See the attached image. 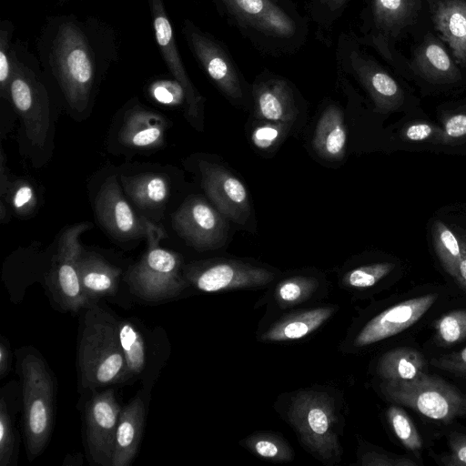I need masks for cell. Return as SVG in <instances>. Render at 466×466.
I'll list each match as a JSON object with an SVG mask.
<instances>
[{
    "label": "cell",
    "mask_w": 466,
    "mask_h": 466,
    "mask_svg": "<svg viewBox=\"0 0 466 466\" xmlns=\"http://www.w3.org/2000/svg\"><path fill=\"white\" fill-rule=\"evenodd\" d=\"M116 320L95 304L85 313L77 348L79 382L85 389L119 384L132 378L119 344Z\"/></svg>",
    "instance_id": "1"
},
{
    "label": "cell",
    "mask_w": 466,
    "mask_h": 466,
    "mask_svg": "<svg viewBox=\"0 0 466 466\" xmlns=\"http://www.w3.org/2000/svg\"><path fill=\"white\" fill-rule=\"evenodd\" d=\"M13 207L21 214L29 211L35 204V197L32 187L22 183L12 195Z\"/></svg>",
    "instance_id": "47"
},
{
    "label": "cell",
    "mask_w": 466,
    "mask_h": 466,
    "mask_svg": "<svg viewBox=\"0 0 466 466\" xmlns=\"http://www.w3.org/2000/svg\"><path fill=\"white\" fill-rule=\"evenodd\" d=\"M152 17L155 38L171 74L183 86L186 94L187 114L191 119L200 115L203 97L192 84L178 52L173 27L163 0H147Z\"/></svg>",
    "instance_id": "18"
},
{
    "label": "cell",
    "mask_w": 466,
    "mask_h": 466,
    "mask_svg": "<svg viewBox=\"0 0 466 466\" xmlns=\"http://www.w3.org/2000/svg\"><path fill=\"white\" fill-rule=\"evenodd\" d=\"M127 196L139 208L153 209L161 207L169 195L167 179L157 174H140L122 177Z\"/></svg>",
    "instance_id": "29"
},
{
    "label": "cell",
    "mask_w": 466,
    "mask_h": 466,
    "mask_svg": "<svg viewBox=\"0 0 466 466\" xmlns=\"http://www.w3.org/2000/svg\"><path fill=\"white\" fill-rule=\"evenodd\" d=\"M220 214L201 197L192 196L172 215V227L193 248L214 249L223 245L227 236V224Z\"/></svg>",
    "instance_id": "13"
},
{
    "label": "cell",
    "mask_w": 466,
    "mask_h": 466,
    "mask_svg": "<svg viewBox=\"0 0 466 466\" xmlns=\"http://www.w3.org/2000/svg\"><path fill=\"white\" fill-rule=\"evenodd\" d=\"M52 66L69 106L84 111L89 102L96 73L86 35L73 23L62 24L54 40Z\"/></svg>",
    "instance_id": "3"
},
{
    "label": "cell",
    "mask_w": 466,
    "mask_h": 466,
    "mask_svg": "<svg viewBox=\"0 0 466 466\" xmlns=\"http://www.w3.org/2000/svg\"><path fill=\"white\" fill-rule=\"evenodd\" d=\"M122 407L112 389L95 392L86 406V440L92 461L112 466L116 428Z\"/></svg>",
    "instance_id": "14"
},
{
    "label": "cell",
    "mask_w": 466,
    "mask_h": 466,
    "mask_svg": "<svg viewBox=\"0 0 466 466\" xmlns=\"http://www.w3.org/2000/svg\"><path fill=\"white\" fill-rule=\"evenodd\" d=\"M439 121L447 136L448 147L466 145V104L442 111Z\"/></svg>",
    "instance_id": "38"
},
{
    "label": "cell",
    "mask_w": 466,
    "mask_h": 466,
    "mask_svg": "<svg viewBox=\"0 0 466 466\" xmlns=\"http://www.w3.org/2000/svg\"><path fill=\"white\" fill-rule=\"evenodd\" d=\"M256 115L262 120L292 125L297 115L294 94L281 77L257 81L253 86Z\"/></svg>",
    "instance_id": "20"
},
{
    "label": "cell",
    "mask_w": 466,
    "mask_h": 466,
    "mask_svg": "<svg viewBox=\"0 0 466 466\" xmlns=\"http://www.w3.org/2000/svg\"><path fill=\"white\" fill-rule=\"evenodd\" d=\"M338 62L351 73L366 90L374 111L390 114L405 111L406 96L401 86L379 64L359 48L350 35H342L338 45Z\"/></svg>",
    "instance_id": "8"
},
{
    "label": "cell",
    "mask_w": 466,
    "mask_h": 466,
    "mask_svg": "<svg viewBox=\"0 0 466 466\" xmlns=\"http://www.w3.org/2000/svg\"><path fill=\"white\" fill-rule=\"evenodd\" d=\"M290 127V124L267 121L253 129L251 141L257 148L268 150L283 139Z\"/></svg>",
    "instance_id": "39"
},
{
    "label": "cell",
    "mask_w": 466,
    "mask_h": 466,
    "mask_svg": "<svg viewBox=\"0 0 466 466\" xmlns=\"http://www.w3.org/2000/svg\"><path fill=\"white\" fill-rule=\"evenodd\" d=\"M15 438L7 403L0 400V465H8L14 457Z\"/></svg>",
    "instance_id": "40"
},
{
    "label": "cell",
    "mask_w": 466,
    "mask_h": 466,
    "mask_svg": "<svg viewBox=\"0 0 466 466\" xmlns=\"http://www.w3.org/2000/svg\"><path fill=\"white\" fill-rule=\"evenodd\" d=\"M219 12L253 42L280 48L293 44L299 24L273 0H212Z\"/></svg>",
    "instance_id": "5"
},
{
    "label": "cell",
    "mask_w": 466,
    "mask_h": 466,
    "mask_svg": "<svg viewBox=\"0 0 466 466\" xmlns=\"http://www.w3.org/2000/svg\"><path fill=\"white\" fill-rule=\"evenodd\" d=\"M8 96L20 116L29 141L43 147L50 130V106L46 90L35 74L15 61Z\"/></svg>",
    "instance_id": "9"
},
{
    "label": "cell",
    "mask_w": 466,
    "mask_h": 466,
    "mask_svg": "<svg viewBox=\"0 0 466 466\" xmlns=\"http://www.w3.org/2000/svg\"><path fill=\"white\" fill-rule=\"evenodd\" d=\"M11 356L7 345L1 341L0 343V376L4 378L10 370Z\"/></svg>",
    "instance_id": "48"
},
{
    "label": "cell",
    "mask_w": 466,
    "mask_h": 466,
    "mask_svg": "<svg viewBox=\"0 0 466 466\" xmlns=\"http://www.w3.org/2000/svg\"><path fill=\"white\" fill-rule=\"evenodd\" d=\"M20 376L26 451L34 458L45 450L53 430L54 382L43 360L33 353L21 359Z\"/></svg>",
    "instance_id": "4"
},
{
    "label": "cell",
    "mask_w": 466,
    "mask_h": 466,
    "mask_svg": "<svg viewBox=\"0 0 466 466\" xmlns=\"http://www.w3.org/2000/svg\"><path fill=\"white\" fill-rule=\"evenodd\" d=\"M386 416L393 432L403 446L418 452L422 448V439L408 414L399 406H390Z\"/></svg>",
    "instance_id": "34"
},
{
    "label": "cell",
    "mask_w": 466,
    "mask_h": 466,
    "mask_svg": "<svg viewBox=\"0 0 466 466\" xmlns=\"http://www.w3.org/2000/svg\"><path fill=\"white\" fill-rule=\"evenodd\" d=\"M410 68L420 78L434 85H451L461 80L457 64L431 34L415 50Z\"/></svg>",
    "instance_id": "21"
},
{
    "label": "cell",
    "mask_w": 466,
    "mask_h": 466,
    "mask_svg": "<svg viewBox=\"0 0 466 466\" xmlns=\"http://www.w3.org/2000/svg\"><path fill=\"white\" fill-rule=\"evenodd\" d=\"M121 270L95 254H82L79 276L84 292L93 302L117 291Z\"/></svg>",
    "instance_id": "26"
},
{
    "label": "cell",
    "mask_w": 466,
    "mask_h": 466,
    "mask_svg": "<svg viewBox=\"0 0 466 466\" xmlns=\"http://www.w3.org/2000/svg\"><path fill=\"white\" fill-rule=\"evenodd\" d=\"M349 2L350 0H313V5L319 21L331 24L342 14Z\"/></svg>",
    "instance_id": "46"
},
{
    "label": "cell",
    "mask_w": 466,
    "mask_h": 466,
    "mask_svg": "<svg viewBox=\"0 0 466 466\" xmlns=\"http://www.w3.org/2000/svg\"><path fill=\"white\" fill-rule=\"evenodd\" d=\"M184 275L189 284L204 292L263 287L275 278L265 268L230 259L197 263L185 269Z\"/></svg>",
    "instance_id": "12"
},
{
    "label": "cell",
    "mask_w": 466,
    "mask_h": 466,
    "mask_svg": "<svg viewBox=\"0 0 466 466\" xmlns=\"http://www.w3.org/2000/svg\"><path fill=\"white\" fill-rule=\"evenodd\" d=\"M435 293L400 302L373 317L357 334L353 345L366 347L403 331L416 323L434 304Z\"/></svg>",
    "instance_id": "16"
},
{
    "label": "cell",
    "mask_w": 466,
    "mask_h": 466,
    "mask_svg": "<svg viewBox=\"0 0 466 466\" xmlns=\"http://www.w3.org/2000/svg\"><path fill=\"white\" fill-rule=\"evenodd\" d=\"M95 210L103 228L122 241L147 237L153 225L136 215L113 177H108L100 187Z\"/></svg>",
    "instance_id": "15"
},
{
    "label": "cell",
    "mask_w": 466,
    "mask_h": 466,
    "mask_svg": "<svg viewBox=\"0 0 466 466\" xmlns=\"http://www.w3.org/2000/svg\"><path fill=\"white\" fill-rule=\"evenodd\" d=\"M432 21L441 38L451 50L454 61L466 66V0H434Z\"/></svg>",
    "instance_id": "22"
},
{
    "label": "cell",
    "mask_w": 466,
    "mask_h": 466,
    "mask_svg": "<svg viewBox=\"0 0 466 466\" xmlns=\"http://www.w3.org/2000/svg\"><path fill=\"white\" fill-rule=\"evenodd\" d=\"M87 228L86 224H78L62 234L50 275L56 301L64 309L72 312L93 305L83 290L79 276V260L83 254L79 237Z\"/></svg>",
    "instance_id": "11"
},
{
    "label": "cell",
    "mask_w": 466,
    "mask_h": 466,
    "mask_svg": "<svg viewBox=\"0 0 466 466\" xmlns=\"http://www.w3.org/2000/svg\"><path fill=\"white\" fill-rule=\"evenodd\" d=\"M333 312L334 308L329 306L294 312L273 323L260 339L266 342L300 339L318 329Z\"/></svg>",
    "instance_id": "24"
},
{
    "label": "cell",
    "mask_w": 466,
    "mask_h": 466,
    "mask_svg": "<svg viewBox=\"0 0 466 466\" xmlns=\"http://www.w3.org/2000/svg\"><path fill=\"white\" fill-rule=\"evenodd\" d=\"M182 32L196 60L216 86L232 100L243 99L241 75L227 47L189 20L184 21Z\"/></svg>",
    "instance_id": "10"
},
{
    "label": "cell",
    "mask_w": 466,
    "mask_h": 466,
    "mask_svg": "<svg viewBox=\"0 0 466 466\" xmlns=\"http://www.w3.org/2000/svg\"><path fill=\"white\" fill-rule=\"evenodd\" d=\"M380 388L388 400L433 420L449 422L466 416V395L441 377L428 372L409 381L383 380Z\"/></svg>",
    "instance_id": "7"
},
{
    "label": "cell",
    "mask_w": 466,
    "mask_h": 466,
    "mask_svg": "<svg viewBox=\"0 0 466 466\" xmlns=\"http://www.w3.org/2000/svg\"><path fill=\"white\" fill-rule=\"evenodd\" d=\"M427 362L418 350L401 347L384 353L376 368L384 381H409L427 372Z\"/></svg>",
    "instance_id": "28"
},
{
    "label": "cell",
    "mask_w": 466,
    "mask_h": 466,
    "mask_svg": "<svg viewBox=\"0 0 466 466\" xmlns=\"http://www.w3.org/2000/svg\"><path fill=\"white\" fill-rule=\"evenodd\" d=\"M451 224L460 238V257L451 278L466 292V216H452Z\"/></svg>",
    "instance_id": "42"
},
{
    "label": "cell",
    "mask_w": 466,
    "mask_h": 466,
    "mask_svg": "<svg viewBox=\"0 0 466 466\" xmlns=\"http://www.w3.org/2000/svg\"><path fill=\"white\" fill-rule=\"evenodd\" d=\"M400 140L416 145L448 147V138L443 128L427 119H412L404 122L399 132Z\"/></svg>",
    "instance_id": "32"
},
{
    "label": "cell",
    "mask_w": 466,
    "mask_h": 466,
    "mask_svg": "<svg viewBox=\"0 0 466 466\" xmlns=\"http://www.w3.org/2000/svg\"><path fill=\"white\" fill-rule=\"evenodd\" d=\"M117 322L119 344L131 376L140 375L147 365V348L143 335L130 320Z\"/></svg>",
    "instance_id": "30"
},
{
    "label": "cell",
    "mask_w": 466,
    "mask_h": 466,
    "mask_svg": "<svg viewBox=\"0 0 466 466\" xmlns=\"http://www.w3.org/2000/svg\"><path fill=\"white\" fill-rule=\"evenodd\" d=\"M273 1H275V2H277V3H278L279 0H273Z\"/></svg>",
    "instance_id": "49"
},
{
    "label": "cell",
    "mask_w": 466,
    "mask_h": 466,
    "mask_svg": "<svg viewBox=\"0 0 466 466\" xmlns=\"http://www.w3.org/2000/svg\"><path fill=\"white\" fill-rule=\"evenodd\" d=\"M166 123L160 115L138 107L127 114L118 138L134 148H152L162 143Z\"/></svg>",
    "instance_id": "25"
},
{
    "label": "cell",
    "mask_w": 466,
    "mask_h": 466,
    "mask_svg": "<svg viewBox=\"0 0 466 466\" xmlns=\"http://www.w3.org/2000/svg\"><path fill=\"white\" fill-rule=\"evenodd\" d=\"M435 337L441 345H452L466 339V309L441 316L435 323Z\"/></svg>",
    "instance_id": "36"
},
{
    "label": "cell",
    "mask_w": 466,
    "mask_h": 466,
    "mask_svg": "<svg viewBox=\"0 0 466 466\" xmlns=\"http://www.w3.org/2000/svg\"><path fill=\"white\" fill-rule=\"evenodd\" d=\"M162 237V230L152 225L147 237V250L126 277L131 292L147 301L174 298L189 285L181 272L180 256L158 245Z\"/></svg>",
    "instance_id": "6"
},
{
    "label": "cell",
    "mask_w": 466,
    "mask_h": 466,
    "mask_svg": "<svg viewBox=\"0 0 466 466\" xmlns=\"http://www.w3.org/2000/svg\"><path fill=\"white\" fill-rule=\"evenodd\" d=\"M318 287L319 281L313 277H290L277 285L274 298L280 308H289L309 299Z\"/></svg>",
    "instance_id": "31"
},
{
    "label": "cell",
    "mask_w": 466,
    "mask_h": 466,
    "mask_svg": "<svg viewBox=\"0 0 466 466\" xmlns=\"http://www.w3.org/2000/svg\"><path fill=\"white\" fill-rule=\"evenodd\" d=\"M202 186L217 209L233 221L244 224L250 215L248 191L243 183L224 167L201 162Z\"/></svg>",
    "instance_id": "17"
},
{
    "label": "cell",
    "mask_w": 466,
    "mask_h": 466,
    "mask_svg": "<svg viewBox=\"0 0 466 466\" xmlns=\"http://www.w3.org/2000/svg\"><path fill=\"white\" fill-rule=\"evenodd\" d=\"M14 25L3 21L0 26V91L2 96H8L9 84L13 75L15 53L11 49Z\"/></svg>",
    "instance_id": "37"
},
{
    "label": "cell",
    "mask_w": 466,
    "mask_h": 466,
    "mask_svg": "<svg viewBox=\"0 0 466 466\" xmlns=\"http://www.w3.org/2000/svg\"><path fill=\"white\" fill-rule=\"evenodd\" d=\"M146 408L140 394L122 408L116 428L112 466H128L135 459L145 425Z\"/></svg>",
    "instance_id": "23"
},
{
    "label": "cell",
    "mask_w": 466,
    "mask_h": 466,
    "mask_svg": "<svg viewBox=\"0 0 466 466\" xmlns=\"http://www.w3.org/2000/svg\"><path fill=\"white\" fill-rule=\"evenodd\" d=\"M347 129L343 114L336 105H329L321 114L317 124L313 147L324 158L339 160L346 150Z\"/></svg>",
    "instance_id": "27"
},
{
    "label": "cell",
    "mask_w": 466,
    "mask_h": 466,
    "mask_svg": "<svg viewBox=\"0 0 466 466\" xmlns=\"http://www.w3.org/2000/svg\"><path fill=\"white\" fill-rule=\"evenodd\" d=\"M418 10V0H370V29L358 41L372 45L390 59V41L415 20Z\"/></svg>",
    "instance_id": "19"
},
{
    "label": "cell",
    "mask_w": 466,
    "mask_h": 466,
    "mask_svg": "<svg viewBox=\"0 0 466 466\" xmlns=\"http://www.w3.org/2000/svg\"><path fill=\"white\" fill-rule=\"evenodd\" d=\"M395 268L392 262H376L355 268L348 271L343 279V284L354 289H365L375 286L388 276Z\"/></svg>",
    "instance_id": "35"
},
{
    "label": "cell",
    "mask_w": 466,
    "mask_h": 466,
    "mask_svg": "<svg viewBox=\"0 0 466 466\" xmlns=\"http://www.w3.org/2000/svg\"><path fill=\"white\" fill-rule=\"evenodd\" d=\"M359 463L372 466H414L417 465L410 458L388 452L369 451L364 453Z\"/></svg>",
    "instance_id": "43"
},
{
    "label": "cell",
    "mask_w": 466,
    "mask_h": 466,
    "mask_svg": "<svg viewBox=\"0 0 466 466\" xmlns=\"http://www.w3.org/2000/svg\"><path fill=\"white\" fill-rule=\"evenodd\" d=\"M152 98L166 106H176L186 101L182 85L177 80H157L148 88Z\"/></svg>",
    "instance_id": "41"
},
{
    "label": "cell",
    "mask_w": 466,
    "mask_h": 466,
    "mask_svg": "<svg viewBox=\"0 0 466 466\" xmlns=\"http://www.w3.org/2000/svg\"><path fill=\"white\" fill-rule=\"evenodd\" d=\"M431 362L438 369L466 377V347L459 351L432 359Z\"/></svg>",
    "instance_id": "44"
},
{
    "label": "cell",
    "mask_w": 466,
    "mask_h": 466,
    "mask_svg": "<svg viewBox=\"0 0 466 466\" xmlns=\"http://www.w3.org/2000/svg\"><path fill=\"white\" fill-rule=\"evenodd\" d=\"M244 443L250 451L266 460L289 461L293 459L289 443L275 433L258 432L248 437Z\"/></svg>",
    "instance_id": "33"
},
{
    "label": "cell",
    "mask_w": 466,
    "mask_h": 466,
    "mask_svg": "<svg viewBox=\"0 0 466 466\" xmlns=\"http://www.w3.org/2000/svg\"><path fill=\"white\" fill-rule=\"evenodd\" d=\"M451 453L444 455L441 462L447 466H466V434L452 432L449 436Z\"/></svg>",
    "instance_id": "45"
},
{
    "label": "cell",
    "mask_w": 466,
    "mask_h": 466,
    "mask_svg": "<svg viewBox=\"0 0 466 466\" xmlns=\"http://www.w3.org/2000/svg\"><path fill=\"white\" fill-rule=\"evenodd\" d=\"M334 400L325 392L302 390L291 400L288 418L303 445L317 459L339 461V419Z\"/></svg>",
    "instance_id": "2"
}]
</instances>
